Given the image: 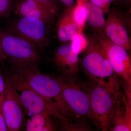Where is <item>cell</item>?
<instances>
[{"label": "cell", "instance_id": "6da1fadb", "mask_svg": "<svg viewBox=\"0 0 131 131\" xmlns=\"http://www.w3.org/2000/svg\"><path fill=\"white\" fill-rule=\"evenodd\" d=\"M87 45L80 59L81 68L90 79L111 90H121L120 81L94 34L87 37Z\"/></svg>", "mask_w": 131, "mask_h": 131}, {"label": "cell", "instance_id": "7a4b0ae2", "mask_svg": "<svg viewBox=\"0 0 131 131\" xmlns=\"http://www.w3.org/2000/svg\"><path fill=\"white\" fill-rule=\"evenodd\" d=\"M8 61L13 70L19 73L33 89L62 114L71 120H74L63 98L59 84L54 78L41 73L36 63Z\"/></svg>", "mask_w": 131, "mask_h": 131}, {"label": "cell", "instance_id": "3957f363", "mask_svg": "<svg viewBox=\"0 0 131 131\" xmlns=\"http://www.w3.org/2000/svg\"><path fill=\"white\" fill-rule=\"evenodd\" d=\"M51 76L58 82L63 98L75 121L89 119L90 96L87 83L80 81L78 76Z\"/></svg>", "mask_w": 131, "mask_h": 131}, {"label": "cell", "instance_id": "277c9868", "mask_svg": "<svg viewBox=\"0 0 131 131\" xmlns=\"http://www.w3.org/2000/svg\"><path fill=\"white\" fill-rule=\"evenodd\" d=\"M87 84L90 96L89 119L102 131L108 130L112 125L117 96L121 91L108 89L90 79Z\"/></svg>", "mask_w": 131, "mask_h": 131}, {"label": "cell", "instance_id": "5b68a950", "mask_svg": "<svg viewBox=\"0 0 131 131\" xmlns=\"http://www.w3.org/2000/svg\"><path fill=\"white\" fill-rule=\"evenodd\" d=\"M7 78L21 105L31 115L45 112L58 119L71 121L33 89L24 77L16 71L13 70Z\"/></svg>", "mask_w": 131, "mask_h": 131}, {"label": "cell", "instance_id": "8992f818", "mask_svg": "<svg viewBox=\"0 0 131 131\" xmlns=\"http://www.w3.org/2000/svg\"><path fill=\"white\" fill-rule=\"evenodd\" d=\"M103 33L109 40L123 47L130 54L131 50V8L123 11L110 6Z\"/></svg>", "mask_w": 131, "mask_h": 131}, {"label": "cell", "instance_id": "52a82bcc", "mask_svg": "<svg viewBox=\"0 0 131 131\" xmlns=\"http://www.w3.org/2000/svg\"><path fill=\"white\" fill-rule=\"evenodd\" d=\"M0 45L5 59L36 64L40 60L37 48L33 45L8 31L0 30Z\"/></svg>", "mask_w": 131, "mask_h": 131}, {"label": "cell", "instance_id": "ba28073f", "mask_svg": "<svg viewBox=\"0 0 131 131\" xmlns=\"http://www.w3.org/2000/svg\"><path fill=\"white\" fill-rule=\"evenodd\" d=\"M101 47L122 83L131 85V61L126 49L109 40L103 32H94Z\"/></svg>", "mask_w": 131, "mask_h": 131}, {"label": "cell", "instance_id": "9c48e42d", "mask_svg": "<svg viewBox=\"0 0 131 131\" xmlns=\"http://www.w3.org/2000/svg\"><path fill=\"white\" fill-rule=\"evenodd\" d=\"M46 25L39 19L19 17L11 22L8 31L23 38L36 48H42L49 44Z\"/></svg>", "mask_w": 131, "mask_h": 131}, {"label": "cell", "instance_id": "30bf717a", "mask_svg": "<svg viewBox=\"0 0 131 131\" xmlns=\"http://www.w3.org/2000/svg\"><path fill=\"white\" fill-rule=\"evenodd\" d=\"M23 107L7 78L5 82L2 113L7 130L18 131L21 129L24 120Z\"/></svg>", "mask_w": 131, "mask_h": 131}, {"label": "cell", "instance_id": "8fae6325", "mask_svg": "<svg viewBox=\"0 0 131 131\" xmlns=\"http://www.w3.org/2000/svg\"><path fill=\"white\" fill-rule=\"evenodd\" d=\"M53 62L63 74L78 76L80 72L79 55L73 51L71 42L61 44L54 52Z\"/></svg>", "mask_w": 131, "mask_h": 131}, {"label": "cell", "instance_id": "7c38bea8", "mask_svg": "<svg viewBox=\"0 0 131 131\" xmlns=\"http://www.w3.org/2000/svg\"><path fill=\"white\" fill-rule=\"evenodd\" d=\"M13 12L19 17L35 18L47 25L53 24L56 17L43 6L33 0H19L15 3Z\"/></svg>", "mask_w": 131, "mask_h": 131}, {"label": "cell", "instance_id": "4fadbf2b", "mask_svg": "<svg viewBox=\"0 0 131 131\" xmlns=\"http://www.w3.org/2000/svg\"><path fill=\"white\" fill-rule=\"evenodd\" d=\"M110 130H131V104L125 95L121 93L117 96L114 117Z\"/></svg>", "mask_w": 131, "mask_h": 131}, {"label": "cell", "instance_id": "5bb4252c", "mask_svg": "<svg viewBox=\"0 0 131 131\" xmlns=\"http://www.w3.org/2000/svg\"><path fill=\"white\" fill-rule=\"evenodd\" d=\"M72 10L65 9L57 24V37L61 44L71 42L75 35L80 33L78 26L72 17Z\"/></svg>", "mask_w": 131, "mask_h": 131}, {"label": "cell", "instance_id": "9a60e30c", "mask_svg": "<svg viewBox=\"0 0 131 131\" xmlns=\"http://www.w3.org/2000/svg\"><path fill=\"white\" fill-rule=\"evenodd\" d=\"M83 4L86 11V23L94 33L103 32L106 19L102 9L89 1Z\"/></svg>", "mask_w": 131, "mask_h": 131}, {"label": "cell", "instance_id": "2e32d148", "mask_svg": "<svg viewBox=\"0 0 131 131\" xmlns=\"http://www.w3.org/2000/svg\"><path fill=\"white\" fill-rule=\"evenodd\" d=\"M47 113L43 112L32 115L26 124L27 131H50L57 130L56 125Z\"/></svg>", "mask_w": 131, "mask_h": 131}, {"label": "cell", "instance_id": "e0dca14e", "mask_svg": "<svg viewBox=\"0 0 131 131\" xmlns=\"http://www.w3.org/2000/svg\"><path fill=\"white\" fill-rule=\"evenodd\" d=\"M71 14L73 19L78 26L80 32H83L86 24V11L83 4L77 2L72 9Z\"/></svg>", "mask_w": 131, "mask_h": 131}, {"label": "cell", "instance_id": "ac0fdd59", "mask_svg": "<svg viewBox=\"0 0 131 131\" xmlns=\"http://www.w3.org/2000/svg\"><path fill=\"white\" fill-rule=\"evenodd\" d=\"M61 125L59 129L62 131H90L92 129L86 122V120H82L77 122L75 124L71 123V121L61 120Z\"/></svg>", "mask_w": 131, "mask_h": 131}, {"label": "cell", "instance_id": "d6986e66", "mask_svg": "<svg viewBox=\"0 0 131 131\" xmlns=\"http://www.w3.org/2000/svg\"><path fill=\"white\" fill-rule=\"evenodd\" d=\"M71 43L72 50L75 53L79 55L86 48L88 42L86 37L82 32L75 35Z\"/></svg>", "mask_w": 131, "mask_h": 131}, {"label": "cell", "instance_id": "ffe728a7", "mask_svg": "<svg viewBox=\"0 0 131 131\" xmlns=\"http://www.w3.org/2000/svg\"><path fill=\"white\" fill-rule=\"evenodd\" d=\"M14 0H0V19L7 17L13 10Z\"/></svg>", "mask_w": 131, "mask_h": 131}, {"label": "cell", "instance_id": "44dd1931", "mask_svg": "<svg viewBox=\"0 0 131 131\" xmlns=\"http://www.w3.org/2000/svg\"><path fill=\"white\" fill-rule=\"evenodd\" d=\"M40 3L47 8L55 16H56L59 11V2L58 0H33Z\"/></svg>", "mask_w": 131, "mask_h": 131}, {"label": "cell", "instance_id": "7402d4cb", "mask_svg": "<svg viewBox=\"0 0 131 131\" xmlns=\"http://www.w3.org/2000/svg\"><path fill=\"white\" fill-rule=\"evenodd\" d=\"M90 2L101 8L105 14L110 8L113 0H90Z\"/></svg>", "mask_w": 131, "mask_h": 131}, {"label": "cell", "instance_id": "603a6c76", "mask_svg": "<svg viewBox=\"0 0 131 131\" xmlns=\"http://www.w3.org/2000/svg\"><path fill=\"white\" fill-rule=\"evenodd\" d=\"M131 0H113L114 6L122 11H126L131 8Z\"/></svg>", "mask_w": 131, "mask_h": 131}, {"label": "cell", "instance_id": "cb8c5ba5", "mask_svg": "<svg viewBox=\"0 0 131 131\" xmlns=\"http://www.w3.org/2000/svg\"><path fill=\"white\" fill-rule=\"evenodd\" d=\"M5 82L0 73V111L2 112L3 103L5 96Z\"/></svg>", "mask_w": 131, "mask_h": 131}, {"label": "cell", "instance_id": "d4e9b609", "mask_svg": "<svg viewBox=\"0 0 131 131\" xmlns=\"http://www.w3.org/2000/svg\"><path fill=\"white\" fill-rule=\"evenodd\" d=\"M65 7V9L72 10L76 4V0H58Z\"/></svg>", "mask_w": 131, "mask_h": 131}, {"label": "cell", "instance_id": "484cf974", "mask_svg": "<svg viewBox=\"0 0 131 131\" xmlns=\"http://www.w3.org/2000/svg\"><path fill=\"white\" fill-rule=\"evenodd\" d=\"M7 130V127L2 113L0 111V131Z\"/></svg>", "mask_w": 131, "mask_h": 131}, {"label": "cell", "instance_id": "4316f807", "mask_svg": "<svg viewBox=\"0 0 131 131\" xmlns=\"http://www.w3.org/2000/svg\"><path fill=\"white\" fill-rule=\"evenodd\" d=\"M4 59H5V58L3 54L1 48V45H0V61H1L2 60Z\"/></svg>", "mask_w": 131, "mask_h": 131}, {"label": "cell", "instance_id": "83f0119b", "mask_svg": "<svg viewBox=\"0 0 131 131\" xmlns=\"http://www.w3.org/2000/svg\"><path fill=\"white\" fill-rule=\"evenodd\" d=\"M85 1H90V0H85Z\"/></svg>", "mask_w": 131, "mask_h": 131}]
</instances>
